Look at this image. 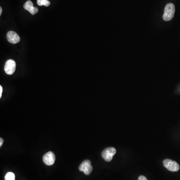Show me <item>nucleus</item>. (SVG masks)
<instances>
[{"instance_id": "1", "label": "nucleus", "mask_w": 180, "mask_h": 180, "mask_svg": "<svg viewBox=\"0 0 180 180\" xmlns=\"http://www.w3.org/2000/svg\"><path fill=\"white\" fill-rule=\"evenodd\" d=\"M175 13V7L172 3L168 4L165 7L164 13L163 16L164 20L169 21L171 20L174 16Z\"/></svg>"}, {"instance_id": "2", "label": "nucleus", "mask_w": 180, "mask_h": 180, "mask_svg": "<svg viewBox=\"0 0 180 180\" xmlns=\"http://www.w3.org/2000/svg\"><path fill=\"white\" fill-rule=\"evenodd\" d=\"M116 153V150L113 147L107 148L102 153V157L105 161L110 162Z\"/></svg>"}, {"instance_id": "3", "label": "nucleus", "mask_w": 180, "mask_h": 180, "mask_svg": "<svg viewBox=\"0 0 180 180\" xmlns=\"http://www.w3.org/2000/svg\"><path fill=\"white\" fill-rule=\"evenodd\" d=\"M163 165L166 168L171 172H177L180 169V166L177 163L170 159H165Z\"/></svg>"}, {"instance_id": "4", "label": "nucleus", "mask_w": 180, "mask_h": 180, "mask_svg": "<svg viewBox=\"0 0 180 180\" xmlns=\"http://www.w3.org/2000/svg\"><path fill=\"white\" fill-rule=\"evenodd\" d=\"M79 169L80 171L83 172L86 175H89L93 171L91 162L88 160H85L83 162Z\"/></svg>"}, {"instance_id": "5", "label": "nucleus", "mask_w": 180, "mask_h": 180, "mask_svg": "<svg viewBox=\"0 0 180 180\" xmlns=\"http://www.w3.org/2000/svg\"><path fill=\"white\" fill-rule=\"evenodd\" d=\"M16 67V62L13 60H9L6 62L4 68L5 72L7 74L11 75L13 74L15 71Z\"/></svg>"}, {"instance_id": "6", "label": "nucleus", "mask_w": 180, "mask_h": 180, "mask_svg": "<svg viewBox=\"0 0 180 180\" xmlns=\"http://www.w3.org/2000/svg\"><path fill=\"white\" fill-rule=\"evenodd\" d=\"M55 159V156L52 152H48L44 155L43 158V162L48 166H51L54 164Z\"/></svg>"}, {"instance_id": "7", "label": "nucleus", "mask_w": 180, "mask_h": 180, "mask_svg": "<svg viewBox=\"0 0 180 180\" xmlns=\"http://www.w3.org/2000/svg\"><path fill=\"white\" fill-rule=\"evenodd\" d=\"M7 39L9 42L16 44L19 43L20 41V38L18 34L14 31H9L7 35Z\"/></svg>"}, {"instance_id": "8", "label": "nucleus", "mask_w": 180, "mask_h": 180, "mask_svg": "<svg viewBox=\"0 0 180 180\" xmlns=\"http://www.w3.org/2000/svg\"><path fill=\"white\" fill-rule=\"evenodd\" d=\"M24 8L27 11H28L33 15L38 13V8L34 7L33 3L31 1H28L26 2L25 4H24Z\"/></svg>"}, {"instance_id": "9", "label": "nucleus", "mask_w": 180, "mask_h": 180, "mask_svg": "<svg viewBox=\"0 0 180 180\" xmlns=\"http://www.w3.org/2000/svg\"><path fill=\"white\" fill-rule=\"evenodd\" d=\"M37 4L40 6L44 5L46 7H48L50 5L51 3L48 0H37Z\"/></svg>"}, {"instance_id": "10", "label": "nucleus", "mask_w": 180, "mask_h": 180, "mask_svg": "<svg viewBox=\"0 0 180 180\" xmlns=\"http://www.w3.org/2000/svg\"><path fill=\"white\" fill-rule=\"evenodd\" d=\"M5 180H15V175L12 172H8L5 177Z\"/></svg>"}, {"instance_id": "11", "label": "nucleus", "mask_w": 180, "mask_h": 180, "mask_svg": "<svg viewBox=\"0 0 180 180\" xmlns=\"http://www.w3.org/2000/svg\"><path fill=\"white\" fill-rule=\"evenodd\" d=\"M138 180H148L144 176H140L138 178Z\"/></svg>"}, {"instance_id": "12", "label": "nucleus", "mask_w": 180, "mask_h": 180, "mask_svg": "<svg viewBox=\"0 0 180 180\" xmlns=\"http://www.w3.org/2000/svg\"><path fill=\"white\" fill-rule=\"evenodd\" d=\"M2 92H3V88H2V86H0V98H1L2 97Z\"/></svg>"}, {"instance_id": "13", "label": "nucleus", "mask_w": 180, "mask_h": 180, "mask_svg": "<svg viewBox=\"0 0 180 180\" xmlns=\"http://www.w3.org/2000/svg\"><path fill=\"white\" fill-rule=\"evenodd\" d=\"M3 142H4V140H3V139L1 138H0V147H1L3 145Z\"/></svg>"}, {"instance_id": "14", "label": "nucleus", "mask_w": 180, "mask_h": 180, "mask_svg": "<svg viewBox=\"0 0 180 180\" xmlns=\"http://www.w3.org/2000/svg\"><path fill=\"white\" fill-rule=\"evenodd\" d=\"M2 13V8L0 7V16L1 15Z\"/></svg>"}]
</instances>
